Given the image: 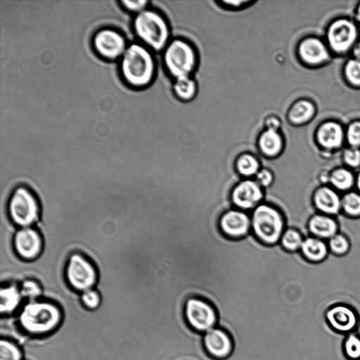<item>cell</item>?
Returning <instances> with one entry per match:
<instances>
[{
	"instance_id": "1",
	"label": "cell",
	"mask_w": 360,
	"mask_h": 360,
	"mask_svg": "<svg viewBox=\"0 0 360 360\" xmlns=\"http://www.w3.org/2000/svg\"><path fill=\"white\" fill-rule=\"evenodd\" d=\"M63 320L61 309L49 301H29L19 314L22 328L29 334L46 335L53 332Z\"/></svg>"
},
{
	"instance_id": "2",
	"label": "cell",
	"mask_w": 360,
	"mask_h": 360,
	"mask_svg": "<svg viewBox=\"0 0 360 360\" xmlns=\"http://www.w3.org/2000/svg\"><path fill=\"white\" fill-rule=\"evenodd\" d=\"M155 70V60L146 46L134 43L127 46L120 63L124 81L131 86L141 88L151 83Z\"/></svg>"
},
{
	"instance_id": "3",
	"label": "cell",
	"mask_w": 360,
	"mask_h": 360,
	"mask_svg": "<svg viewBox=\"0 0 360 360\" xmlns=\"http://www.w3.org/2000/svg\"><path fill=\"white\" fill-rule=\"evenodd\" d=\"M250 217L251 232L260 242L267 245L279 243L287 228L280 210L263 202L250 212Z\"/></svg>"
},
{
	"instance_id": "4",
	"label": "cell",
	"mask_w": 360,
	"mask_h": 360,
	"mask_svg": "<svg viewBox=\"0 0 360 360\" xmlns=\"http://www.w3.org/2000/svg\"><path fill=\"white\" fill-rule=\"evenodd\" d=\"M133 27L137 37L152 50L160 51L169 44L168 24L155 11L145 9L136 14Z\"/></svg>"
},
{
	"instance_id": "5",
	"label": "cell",
	"mask_w": 360,
	"mask_h": 360,
	"mask_svg": "<svg viewBox=\"0 0 360 360\" xmlns=\"http://www.w3.org/2000/svg\"><path fill=\"white\" fill-rule=\"evenodd\" d=\"M40 205L34 193L26 186H18L12 192L8 212L12 222L20 228L30 227L40 217Z\"/></svg>"
},
{
	"instance_id": "6",
	"label": "cell",
	"mask_w": 360,
	"mask_h": 360,
	"mask_svg": "<svg viewBox=\"0 0 360 360\" xmlns=\"http://www.w3.org/2000/svg\"><path fill=\"white\" fill-rule=\"evenodd\" d=\"M163 60L169 73L177 79L190 76L196 66L197 55L189 43L176 39L165 47Z\"/></svg>"
},
{
	"instance_id": "7",
	"label": "cell",
	"mask_w": 360,
	"mask_h": 360,
	"mask_svg": "<svg viewBox=\"0 0 360 360\" xmlns=\"http://www.w3.org/2000/svg\"><path fill=\"white\" fill-rule=\"evenodd\" d=\"M65 276L68 285L81 293L94 288L98 279L96 266L78 252L71 254L68 259Z\"/></svg>"
},
{
	"instance_id": "8",
	"label": "cell",
	"mask_w": 360,
	"mask_h": 360,
	"mask_svg": "<svg viewBox=\"0 0 360 360\" xmlns=\"http://www.w3.org/2000/svg\"><path fill=\"white\" fill-rule=\"evenodd\" d=\"M184 316L188 326L202 334L217 326L218 316L215 308L200 297H191L186 302Z\"/></svg>"
},
{
	"instance_id": "9",
	"label": "cell",
	"mask_w": 360,
	"mask_h": 360,
	"mask_svg": "<svg viewBox=\"0 0 360 360\" xmlns=\"http://www.w3.org/2000/svg\"><path fill=\"white\" fill-rule=\"evenodd\" d=\"M357 28L354 22L347 18H339L333 21L327 30V41L329 47L337 53L347 52L356 44Z\"/></svg>"
},
{
	"instance_id": "10",
	"label": "cell",
	"mask_w": 360,
	"mask_h": 360,
	"mask_svg": "<svg viewBox=\"0 0 360 360\" xmlns=\"http://www.w3.org/2000/svg\"><path fill=\"white\" fill-rule=\"evenodd\" d=\"M264 198V188L254 179H243L231 193L233 207L248 212L263 202Z\"/></svg>"
},
{
	"instance_id": "11",
	"label": "cell",
	"mask_w": 360,
	"mask_h": 360,
	"mask_svg": "<svg viewBox=\"0 0 360 360\" xmlns=\"http://www.w3.org/2000/svg\"><path fill=\"white\" fill-rule=\"evenodd\" d=\"M13 245L17 255L27 262L38 259L44 249L42 236L32 226L18 230L13 236Z\"/></svg>"
},
{
	"instance_id": "12",
	"label": "cell",
	"mask_w": 360,
	"mask_h": 360,
	"mask_svg": "<svg viewBox=\"0 0 360 360\" xmlns=\"http://www.w3.org/2000/svg\"><path fill=\"white\" fill-rule=\"evenodd\" d=\"M93 46L99 56L110 60L122 56L127 48L123 35L111 28L98 30L94 36Z\"/></svg>"
},
{
	"instance_id": "13",
	"label": "cell",
	"mask_w": 360,
	"mask_h": 360,
	"mask_svg": "<svg viewBox=\"0 0 360 360\" xmlns=\"http://www.w3.org/2000/svg\"><path fill=\"white\" fill-rule=\"evenodd\" d=\"M325 319L333 330L345 335L355 332L359 323L356 311L343 303L335 304L328 308L325 312Z\"/></svg>"
},
{
	"instance_id": "14",
	"label": "cell",
	"mask_w": 360,
	"mask_h": 360,
	"mask_svg": "<svg viewBox=\"0 0 360 360\" xmlns=\"http://www.w3.org/2000/svg\"><path fill=\"white\" fill-rule=\"evenodd\" d=\"M219 226L226 237L243 238L251 233L250 212L233 207L221 216Z\"/></svg>"
},
{
	"instance_id": "15",
	"label": "cell",
	"mask_w": 360,
	"mask_h": 360,
	"mask_svg": "<svg viewBox=\"0 0 360 360\" xmlns=\"http://www.w3.org/2000/svg\"><path fill=\"white\" fill-rule=\"evenodd\" d=\"M342 194L328 184H321L311 195V203L316 212L337 217L341 214Z\"/></svg>"
},
{
	"instance_id": "16",
	"label": "cell",
	"mask_w": 360,
	"mask_h": 360,
	"mask_svg": "<svg viewBox=\"0 0 360 360\" xmlns=\"http://www.w3.org/2000/svg\"><path fill=\"white\" fill-rule=\"evenodd\" d=\"M203 345L206 352L216 359H224L232 353L233 343L230 335L215 326L203 333Z\"/></svg>"
},
{
	"instance_id": "17",
	"label": "cell",
	"mask_w": 360,
	"mask_h": 360,
	"mask_svg": "<svg viewBox=\"0 0 360 360\" xmlns=\"http://www.w3.org/2000/svg\"><path fill=\"white\" fill-rule=\"evenodd\" d=\"M305 231L307 236L327 241L340 232V224L335 217L315 212L307 217Z\"/></svg>"
},
{
	"instance_id": "18",
	"label": "cell",
	"mask_w": 360,
	"mask_h": 360,
	"mask_svg": "<svg viewBox=\"0 0 360 360\" xmlns=\"http://www.w3.org/2000/svg\"><path fill=\"white\" fill-rule=\"evenodd\" d=\"M298 54L302 61L311 65L321 64L330 58L329 51L324 43L313 37L300 41Z\"/></svg>"
},
{
	"instance_id": "19",
	"label": "cell",
	"mask_w": 360,
	"mask_h": 360,
	"mask_svg": "<svg viewBox=\"0 0 360 360\" xmlns=\"http://www.w3.org/2000/svg\"><path fill=\"white\" fill-rule=\"evenodd\" d=\"M316 137L321 147L328 150H333L342 146L345 132L339 123L328 121L319 127Z\"/></svg>"
},
{
	"instance_id": "20",
	"label": "cell",
	"mask_w": 360,
	"mask_h": 360,
	"mask_svg": "<svg viewBox=\"0 0 360 360\" xmlns=\"http://www.w3.org/2000/svg\"><path fill=\"white\" fill-rule=\"evenodd\" d=\"M299 252L306 263L312 264L323 262L330 254L327 241L310 235L304 237Z\"/></svg>"
},
{
	"instance_id": "21",
	"label": "cell",
	"mask_w": 360,
	"mask_h": 360,
	"mask_svg": "<svg viewBox=\"0 0 360 360\" xmlns=\"http://www.w3.org/2000/svg\"><path fill=\"white\" fill-rule=\"evenodd\" d=\"M257 146L262 156L274 159L278 158L283 153L285 142L278 131L266 129L259 136Z\"/></svg>"
},
{
	"instance_id": "22",
	"label": "cell",
	"mask_w": 360,
	"mask_h": 360,
	"mask_svg": "<svg viewBox=\"0 0 360 360\" xmlns=\"http://www.w3.org/2000/svg\"><path fill=\"white\" fill-rule=\"evenodd\" d=\"M356 174L345 166L337 167L328 172V184L343 194L355 188Z\"/></svg>"
},
{
	"instance_id": "23",
	"label": "cell",
	"mask_w": 360,
	"mask_h": 360,
	"mask_svg": "<svg viewBox=\"0 0 360 360\" xmlns=\"http://www.w3.org/2000/svg\"><path fill=\"white\" fill-rule=\"evenodd\" d=\"M0 295V311L2 315H8L14 312L19 307L23 298L20 288L13 284L1 287Z\"/></svg>"
},
{
	"instance_id": "24",
	"label": "cell",
	"mask_w": 360,
	"mask_h": 360,
	"mask_svg": "<svg viewBox=\"0 0 360 360\" xmlns=\"http://www.w3.org/2000/svg\"><path fill=\"white\" fill-rule=\"evenodd\" d=\"M235 167L238 174L243 179H254L262 168V165L255 155L245 152L237 157Z\"/></svg>"
},
{
	"instance_id": "25",
	"label": "cell",
	"mask_w": 360,
	"mask_h": 360,
	"mask_svg": "<svg viewBox=\"0 0 360 360\" xmlns=\"http://www.w3.org/2000/svg\"><path fill=\"white\" fill-rule=\"evenodd\" d=\"M312 102L302 99L295 102L288 112V120L293 124H302L309 121L315 113Z\"/></svg>"
},
{
	"instance_id": "26",
	"label": "cell",
	"mask_w": 360,
	"mask_h": 360,
	"mask_svg": "<svg viewBox=\"0 0 360 360\" xmlns=\"http://www.w3.org/2000/svg\"><path fill=\"white\" fill-rule=\"evenodd\" d=\"M341 214L350 219L360 218V193L356 189L342 194Z\"/></svg>"
},
{
	"instance_id": "27",
	"label": "cell",
	"mask_w": 360,
	"mask_h": 360,
	"mask_svg": "<svg viewBox=\"0 0 360 360\" xmlns=\"http://www.w3.org/2000/svg\"><path fill=\"white\" fill-rule=\"evenodd\" d=\"M306 236L299 229L287 227L279 243L282 248L291 253L299 252Z\"/></svg>"
},
{
	"instance_id": "28",
	"label": "cell",
	"mask_w": 360,
	"mask_h": 360,
	"mask_svg": "<svg viewBox=\"0 0 360 360\" xmlns=\"http://www.w3.org/2000/svg\"><path fill=\"white\" fill-rule=\"evenodd\" d=\"M173 89L175 95L181 100L189 101L197 93V84L190 76L179 77L175 79Z\"/></svg>"
},
{
	"instance_id": "29",
	"label": "cell",
	"mask_w": 360,
	"mask_h": 360,
	"mask_svg": "<svg viewBox=\"0 0 360 360\" xmlns=\"http://www.w3.org/2000/svg\"><path fill=\"white\" fill-rule=\"evenodd\" d=\"M330 254L342 257L349 253L352 244L349 238L340 231L327 240Z\"/></svg>"
},
{
	"instance_id": "30",
	"label": "cell",
	"mask_w": 360,
	"mask_h": 360,
	"mask_svg": "<svg viewBox=\"0 0 360 360\" xmlns=\"http://www.w3.org/2000/svg\"><path fill=\"white\" fill-rule=\"evenodd\" d=\"M342 352L348 360H360V335L355 332L346 335Z\"/></svg>"
},
{
	"instance_id": "31",
	"label": "cell",
	"mask_w": 360,
	"mask_h": 360,
	"mask_svg": "<svg viewBox=\"0 0 360 360\" xmlns=\"http://www.w3.org/2000/svg\"><path fill=\"white\" fill-rule=\"evenodd\" d=\"M23 354L14 342L1 339L0 342V360H22Z\"/></svg>"
},
{
	"instance_id": "32",
	"label": "cell",
	"mask_w": 360,
	"mask_h": 360,
	"mask_svg": "<svg viewBox=\"0 0 360 360\" xmlns=\"http://www.w3.org/2000/svg\"><path fill=\"white\" fill-rule=\"evenodd\" d=\"M20 290L23 298L29 301L37 300L43 290L39 282L34 279H26L21 283Z\"/></svg>"
},
{
	"instance_id": "33",
	"label": "cell",
	"mask_w": 360,
	"mask_h": 360,
	"mask_svg": "<svg viewBox=\"0 0 360 360\" xmlns=\"http://www.w3.org/2000/svg\"><path fill=\"white\" fill-rule=\"evenodd\" d=\"M344 74L349 83L360 86V60L355 58L348 60L344 68Z\"/></svg>"
},
{
	"instance_id": "34",
	"label": "cell",
	"mask_w": 360,
	"mask_h": 360,
	"mask_svg": "<svg viewBox=\"0 0 360 360\" xmlns=\"http://www.w3.org/2000/svg\"><path fill=\"white\" fill-rule=\"evenodd\" d=\"M101 301L100 292L94 288L82 292L80 295V302L87 310H96L101 306Z\"/></svg>"
},
{
	"instance_id": "35",
	"label": "cell",
	"mask_w": 360,
	"mask_h": 360,
	"mask_svg": "<svg viewBox=\"0 0 360 360\" xmlns=\"http://www.w3.org/2000/svg\"><path fill=\"white\" fill-rule=\"evenodd\" d=\"M342 160L345 166L353 171L360 168V148H345L342 152Z\"/></svg>"
},
{
	"instance_id": "36",
	"label": "cell",
	"mask_w": 360,
	"mask_h": 360,
	"mask_svg": "<svg viewBox=\"0 0 360 360\" xmlns=\"http://www.w3.org/2000/svg\"><path fill=\"white\" fill-rule=\"evenodd\" d=\"M345 138L349 147L360 148V121H354L349 124Z\"/></svg>"
},
{
	"instance_id": "37",
	"label": "cell",
	"mask_w": 360,
	"mask_h": 360,
	"mask_svg": "<svg viewBox=\"0 0 360 360\" xmlns=\"http://www.w3.org/2000/svg\"><path fill=\"white\" fill-rule=\"evenodd\" d=\"M254 179L264 188L270 187L274 180L272 172L266 167H262Z\"/></svg>"
},
{
	"instance_id": "38",
	"label": "cell",
	"mask_w": 360,
	"mask_h": 360,
	"mask_svg": "<svg viewBox=\"0 0 360 360\" xmlns=\"http://www.w3.org/2000/svg\"><path fill=\"white\" fill-rule=\"evenodd\" d=\"M120 3L126 10L130 12L137 13L138 14L146 9L147 4H148V1L146 0H122Z\"/></svg>"
},
{
	"instance_id": "39",
	"label": "cell",
	"mask_w": 360,
	"mask_h": 360,
	"mask_svg": "<svg viewBox=\"0 0 360 360\" xmlns=\"http://www.w3.org/2000/svg\"><path fill=\"white\" fill-rule=\"evenodd\" d=\"M265 124L266 129L278 131L281 126V122L276 117H270L266 120Z\"/></svg>"
},
{
	"instance_id": "40",
	"label": "cell",
	"mask_w": 360,
	"mask_h": 360,
	"mask_svg": "<svg viewBox=\"0 0 360 360\" xmlns=\"http://www.w3.org/2000/svg\"><path fill=\"white\" fill-rule=\"evenodd\" d=\"M221 2L226 5L231 6L233 7H239L244 4H248L249 1H246V0H242V1H222Z\"/></svg>"
},
{
	"instance_id": "41",
	"label": "cell",
	"mask_w": 360,
	"mask_h": 360,
	"mask_svg": "<svg viewBox=\"0 0 360 360\" xmlns=\"http://www.w3.org/2000/svg\"><path fill=\"white\" fill-rule=\"evenodd\" d=\"M352 53L355 59L360 60V41L356 43L355 45L353 46Z\"/></svg>"
},
{
	"instance_id": "42",
	"label": "cell",
	"mask_w": 360,
	"mask_h": 360,
	"mask_svg": "<svg viewBox=\"0 0 360 360\" xmlns=\"http://www.w3.org/2000/svg\"><path fill=\"white\" fill-rule=\"evenodd\" d=\"M360 193V170L356 174L355 188Z\"/></svg>"
},
{
	"instance_id": "43",
	"label": "cell",
	"mask_w": 360,
	"mask_h": 360,
	"mask_svg": "<svg viewBox=\"0 0 360 360\" xmlns=\"http://www.w3.org/2000/svg\"><path fill=\"white\" fill-rule=\"evenodd\" d=\"M356 18L360 22V4L356 9Z\"/></svg>"
}]
</instances>
